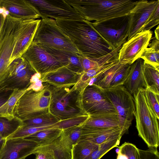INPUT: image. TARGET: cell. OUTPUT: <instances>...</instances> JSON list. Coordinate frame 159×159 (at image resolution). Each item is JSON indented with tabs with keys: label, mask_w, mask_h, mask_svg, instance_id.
<instances>
[{
	"label": "cell",
	"mask_w": 159,
	"mask_h": 159,
	"mask_svg": "<svg viewBox=\"0 0 159 159\" xmlns=\"http://www.w3.org/2000/svg\"><path fill=\"white\" fill-rule=\"evenodd\" d=\"M85 20L100 22L128 16L137 1L131 0H65Z\"/></svg>",
	"instance_id": "7a4b0ae2"
},
{
	"label": "cell",
	"mask_w": 159,
	"mask_h": 159,
	"mask_svg": "<svg viewBox=\"0 0 159 159\" xmlns=\"http://www.w3.org/2000/svg\"><path fill=\"white\" fill-rule=\"evenodd\" d=\"M62 130L50 128L38 131L24 139L36 143L39 146L48 145L60 137Z\"/></svg>",
	"instance_id": "d4e9b609"
},
{
	"label": "cell",
	"mask_w": 159,
	"mask_h": 159,
	"mask_svg": "<svg viewBox=\"0 0 159 159\" xmlns=\"http://www.w3.org/2000/svg\"><path fill=\"white\" fill-rule=\"evenodd\" d=\"M118 148L116 159H140L139 149L133 143L125 142Z\"/></svg>",
	"instance_id": "d6a6232c"
},
{
	"label": "cell",
	"mask_w": 159,
	"mask_h": 159,
	"mask_svg": "<svg viewBox=\"0 0 159 159\" xmlns=\"http://www.w3.org/2000/svg\"><path fill=\"white\" fill-rule=\"evenodd\" d=\"M130 66V64H127L122 68L111 82L108 88L123 85L128 77Z\"/></svg>",
	"instance_id": "74e56055"
},
{
	"label": "cell",
	"mask_w": 159,
	"mask_h": 159,
	"mask_svg": "<svg viewBox=\"0 0 159 159\" xmlns=\"http://www.w3.org/2000/svg\"><path fill=\"white\" fill-rule=\"evenodd\" d=\"M42 151L51 152L56 159H72L71 150L63 142L60 136L48 145L38 146L34 154L36 152Z\"/></svg>",
	"instance_id": "cb8c5ba5"
},
{
	"label": "cell",
	"mask_w": 159,
	"mask_h": 159,
	"mask_svg": "<svg viewBox=\"0 0 159 159\" xmlns=\"http://www.w3.org/2000/svg\"><path fill=\"white\" fill-rule=\"evenodd\" d=\"M3 90V89H2L1 88H0V91L1 90Z\"/></svg>",
	"instance_id": "681fc988"
},
{
	"label": "cell",
	"mask_w": 159,
	"mask_h": 159,
	"mask_svg": "<svg viewBox=\"0 0 159 159\" xmlns=\"http://www.w3.org/2000/svg\"><path fill=\"white\" fill-rule=\"evenodd\" d=\"M33 41L82 56L71 41L58 27L55 19H41Z\"/></svg>",
	"instance_id": "52a82bcc"
},
{
	"label": "cell",
	"mask_w": 159,
	"mask_h": 159,
	"mask_svg": "<svg viewBox=\"0 0 159 159\" xmlns=\"http://www.w3.org/2000/svg\"><path fill=\"white\" fill-rule=\"evenodd\" d=\"M13 91L4 90L0 91V107L8 100Z\"/></svg>",
	"instance_id": "ee69618b"
},
{
	"label": "cell",
	"mask_w": 159,
	"mask_h": 159,
	"mask_svg": "<svg viewBox=\"0 0 159 159\" xmlns=\"http://www.w3.org/2000/svg\"><path fill=\"white\" fill-rule=\"evenodd\" d=\"M38 146L36 143L24 138L7 139L0 152V159H25L34 154Z\"/></svg>",
	"instance_id": "9a60e30c"
},
{
	"label": "cell",
	"mask_w": 159,
	"mask_h": 159,
	"mask_svg": "<svg viewBox=\"0 0 159 159\" xmlns=\"http://www.w3.org/2000/svg\"><path fill=\"white\" fill-rule=\"evenodd\" d=\"M143 73L146 89L159 95V69L144 62Z\"/></svg>",
	"instance_id": "484cf974"
},
{
	"label": "cell",
	"mask_w": 159,
	"mask_h": 159,
	"mask_svg": "<svg viewBox=\"0 0 159 159\" xmlns=\"http://www.w3.org/2000/svg\"><path fill=\"white\" fill-rule=\"evenodd\" d=\"M0 7L11 17L22 20L41 17L37 9L27 0H1Z\"/></svg>",
	"instance_id": "2e32d148"
},
{
	"label": "cell",
	"mask_w": 159,
	"mask_h": 159,
	"mask_svg": "<svg viewBox=\"0 0 159 159\" xmlns=\"http://www.w3.org/2000/svg\"><path fill=\"white\" fill-rule=\"evenodd\" d=\"M159 23V5H158L152 14L145 25L143 31H149L158 25Z\"/></svg>",
	"instance_id": "ab89813d"
},
{
	"label": "cell",
	"mask_w": 159,
	"mask_h": 159,
	"mask_svg": "<svg viewBox=\"0 0 159 159\" xmlns=\"http://www.w3.org/2000/svg\"><path fill=\"white\" fill-rule=\"evenodd\" d=\"M6 141V139H3L0 134V152L3 147Z\"/></svg>",
	"instance_id": "7dc6e473"
},
{
	"label": "cell",
	"mask_w": 159,
	"mask_h": 159,
	"mask_svg": "<svg viewBox=\"0 0 159 159\" xmlns=\"http://www.w3.org/2000/svg\"><path fill=\"white\" fill-rule=\"evenodd\" d=\"M0 2H1V0H0V9H1V7H0Z\"/></svg>",
	"instance_id": "f907efd6"
},
{
	"label": "cell",
	"mask_w": 159,
	"mask_h": 159,
	"mask_svg": "<svg viewBox=\"0 0 159 159\" xmlns=\"http://www.w3.org/2000/svg\"><path fill=\"white\" fill-rule=\"evenodd\" d=\"M21 57L36 72L41 75L64 67L40 45L33 41Z\"/></svg>",
	"instance_id": "7c38bea8"
},
{
	"label": "cell",
	"mask_w": 159,
	"mask_h": 159,
	"mask_svg": "<svg viewBox=\"0 0 159 159\" xmlns=\"http://www.w3.org/2000/svg\"><path fill=\"white\" fill-rule=\"evenodd\" d=\"M140 58L144 62L159 69V40L155 38L143 52Z\"/></svg>",
	"instance_id": "f1b7e54d"
},
{
	"label": "cell",
	"mask_w": 159,
	"mask_h": 159,
	"mask_svg": "<svg viewBox=\"0 0 159 159\" xmlns=\"http://www.w3.org/2000/svg\"><path fill=\"white\" fill-rule=\"evenodd\" d=\"M121 138H117L106 142L99 147L85 159H100L113 148L119 145Z\"/></svg>",
	"instance_id": "836d02e7"
},
{
	"label": "cell",
	"mask_w": 159,
	"mask_h": 159,
	"mask_svg": "<svg viewBox=\"0 0 159 159\" xmlns=\"http://www.w3.org/2000/svg\"><path fill=\"white\" fill-rule=\"evenodd\" d=\"M96 30L115 48L125 43L129 34V15L105 21L90 22Z\"/></svg>",
	"instance_id": "9c48e42d"
},
{
	"label": "cell",
	"mask_w": 159,
	"mask_h": 159,
	"mask_svg": "<svg viewBox=\"0 0 159 159\" xmlns=\"http://www.w3.org/2000/svg\"><path fill=\"white\" fill-rule=\"evenodd\" d=\"M23 125L30 126H41L51 125L59 120L50 112L22 120Z\"/></svg>",
	"instance_id": "1f68e13d"
},
{
	"label": "cell",
	"mask_w": 159,
	"mask_h": 159,
	"mask_svg": "<svg viewBox=\"0 0 159 159\" xmlns=\"http://www.w3.org/2000/svg\"><path fill=\"white\" fill-rule=\"evenodd\" d=\"M58 27L81 53L87 58L99 57L115 48L85 20H55Z\"/></svg>",
	"instance_id": "6da1fadb"
},
{
	"label": "cell",
	"mask_w": 159,
	"mask_h": 159,
	"mask_svg": "<svg viewBox=\"0 0 159 159\" xmlns=\"http://www.w3.org/2000/svg\"><path fill=\"white\" fill-rule=\"evenodd\" d=\"M152 35L151 30L143 31L136 34L123 44L118 54L120 63L131 65L140 57L148 47Z\"/></svg>",
	"instance_id": "4fadbf2b"
},
{
	"label": "cell",
	"mask_w": 159,
	"mask_h": 159,
	"mask_svg": "<svg viewBox=\"0 0 159 159\" xmlns=\"http://www.w3.org/2000/svg\"><path fill=\"white\" fill-rule=\"evenodd\" d=\"M35 159H56L52 154L47 151H38L35 152Z\"/></svg>",
	"instance_id": "7bdbcfd3"
},
{
	"label": "cell",
	"mask_w": 159,
	"mask_h": 159,
	"mask_svg": "<svg viewBox=\"0 0 159 159\" xmlns=\"http://www.w3.org/2000/svg\"><path fill=\"white\" fill-rule=\"evenodd\" d=\"M41 79L33 83H31L26 90H32L35 91H42L45 87Z\"/></svg>",
	"instance_id": "b9f144b4"
},
{
	"label": "cell",
	"mask_w": 159,
	"mask_h": 159,
	"mask_svg": "<svg viewBox=\"0 0 159 159\" xmlns=\"http://www.w3.org/2000/svg\"><path fill=\"white\" fill-rule=\"evenodd\" d=\"M143 89L133 96L135 107L136 127L138 135L148 148H157L159 146V120L147 102Z\"/></svg>",
	"instance_id": "277c9868"
},
{
	"label": "cell",
	"mask_w": 159,
	"mask_h": 159,
	"mask_svg": "<svg viewBox=\"0 0 159 159\" xmlns=\"http://www.w3.org/2000/svg\"><path fill=\"white\" fill-rule=\"evenodd\" d=\"M35 73L30 65L17 74L7 78L0 83L3 90L12 91L27 89L31 77Z\"/></svg>",
	"instance_id": "7402d4cb"
},
{
	"label": "cell",
	"mask_w": 159,
	"mask_h": 159,
	"mask_svg": "<svg viewBox=\"0 0 159 159\" xmlns=\"http://www.w3.org/2000/svg\"><path fill=\"white\" fill-rule=\"evenodd\" d=\"M82 125L75 126L62 130L60 137L67 146L72 150L73 147L80 139L82 134Z\"/></svg>",
	"instance_id": "f546056e"
},
{
	"label": "cell",
	"mask_w": 159,
	"mask_h": 159,
	"mask_svg": "<svg viewBox=\"0 0 159 159\" xmlns=\"http://www.w3.org/2000/svg\"><path fill=\"white\" fill-rule=\"evenodd\" d=\"M28 20L16 19L7 14L0 34V83L7 77L10 58Z\"/></svg>",
	"instance_id": "5b68a950"
},
{
	"label": "cell",
	"mask_w": 159,
	"mask_h": 159,
	"mask_svg": "<svg viewBox=\"0 0 159 159\" xmlns=\"http://www.w3.org/2000/svg\"><path fill=\"white\" fill-rule=\"evenodd\" d=\"M147 150L139 149L140 159H159V153L157 148H148Z\"/></svg>",
	"instance_id": "60d3db41"
},
{
	"label": "cell",
	"mask_w": 159,
	"mask_h": 159,
	"mask_svg": "<svg viewBox=\"0 0 159 159\" xmlns=\"http://www.w3.org/2000/svg\"><path fill=\"white\" fill-rule=\"evenodd\" d=\"M48 84L51 93L49 112L59 121L89 115L82 105L83 89L77 83L60 86Z\"/></svg>",
	"instance_id": "3957f363"
},
{
	"label": "cell",
	"mask_w": 159,
	"mask_h": 159,
	"mask_svg": "<svg viewBox=\"0 0 159 159\" xmlns=\"http://www.w3.org/2000/svg\"><path fill=\"white\" fill-rule=\"evenodd\" d=\"M2 12L0 11V34L2 28V27L4 23L7 14L6 11H3Z\"/></svg>",
	"instance_id": "f6af8a7d"
},
{
	"label": "cell",
	"mask_w": 159,
	"mask_h": 159,
	"mask_svg": "<svg viewBox=\"0 0 159 159\" xmlns=\"http://www.w3.org/2000/svg\"><path fill=\"white\" fill-rule=\"evenodd\" d=\"M100 145L86 140L80 139L73 147L72 159H85Z\"/></svg>",
	"instance_id": "83f0119b"
},
{
	"label": "cell",
	"mask_w": 159,
	"mask_h": 159,
	"mask_svg": "<svg viewBox=\"0 0 159 159\" xmlns=\"http://www.w3.org/2000/svg\"><path fill=\"white\" fill-rule=\"evenodd\" d=\"M147 102L157 118L159 119V95L148 89H143Z\"/></svg>",
	"instance_id": "8d00e7d4"
},
{
	"label": "cell",
	"mask_w": 159,
	"mask_h": 159,
	"mask_svg": "<svg viewBox=\"0 0 159 159\" xmlns=\"http://www.w3.org/2000/svg\"><path fill=\"white\" fill-rule=\"evenodd\" d=\"M41 74L36 72L31 77L30 80V83H34L41 79Z\"/></svg>",
	"instance_id": "bcb514c9"
},
{
	"label": "cell",
	"mask_w": 159,
	"mask_h": 159,
	"mask_svg": "<svg viewBox=\"0 0 159 159\" xmlns=\"http://www.w3.org/2000/svg\"><path fill=\"white\" fill-rule=\"evenodd\" d=\"M89 117V115H85L60 120L54 124L53 128L62 130L75 126H80L83 125Z\"/></svg>",
	"instance_id": "d590c367"
},
{
	"label": "cell",
	"mask_w": 159,
	"mask_h": 159,
	"mask_svg": "<svg viewBox=\"0 0 159 159\" xmlns=\"http://www.w3.org/2000/svg\"><path fill=\"white\" fill-rule=\"evenodd\" d=\"M83 74L75 73L66 67H63L54 71L42 74L41 79L43 82L54 86L75 84L79 81Z\"/></svg>",
	"instance_id": "ffe728a7"
},
{
	"label": "cell",
	"mask_w": 159,
	"mask_h": 159,
	"mask_svg": "<svg viewBox=\"0 0 159 159\" xmlns=\"http://www.w3.org/2000/svg\"><path fill=\"white\" fill-rule=\"evenodd\" d=\"M29 65L28 61L22 57L14 60L10 65L7 78L17 74Z\"/></svg>",
	"instance_id": "f35d334b"
},
{
	"label": "cell",
	"mask_w": 159,
	"mask_h": 159,
	"mask_svg": "<svg viewBox=\"0 0 159 159\" xmlns=\"http://www.w3.org/2000/svg\"><path fill=\"white\" fill-rule=\"evenodd\" d=\"M23 125L22 120L16 116L12 117L0 116V134L6 140Z\"/></svg>",
	"instance_id": "4316f807"
},
{
	"label": "cell",
	"mask_w": 159,
	"mask_h": 159,
	"mask_svg": "<svg viewBox=\"0 0 159 159\" xmlns=\"http://www.w3.org/2000/svg\"><path fill=\"white\" fill-rule=\"evenodd\" d=\"M82 126L80 139L86 140L98 145L113 139L121 138L122 136L127 132L120 127L94 129Z\"/></svg>",
	"instance_id": "e0dca14e"
},
{
	"label": "cell",
	"mask_w": 159,
	"mask_h": 159,
	"mask_svg": "<svg viewBox=\"0 0 159 159\" xmlns=\"http://www.w3.org/2000/svg\"><path fill=\"white\" fill-rule=\"evenodd\" d=\"M82 125L85 128L94 129L120 127L117 113H103L89 116V118Z\"/></svg>",
	"instance_id": "603a6c76"
},
{
	"label": "cell",
	"mask_w": 159,
	"mask_h": 159,
	"mask_svg": "<svg viewBox=\"0 0 159 159\" xmlns=\"http://www.w3.org/2000/svg\"><path fill=\"white\" fill-rule=\"evenodd\" d=\"M83 107L89 116L107 113H117L114 107L105 96L100 87L87 85L81 94Z\"/></svg>",
	"instance_id": "8fae6325"
},
{
	"label": "cell",
	"mask_w": 159,
	"mask_h": 159,
	"mask_svg": "<svg viewBox=\"0 0 159 159\" xmlns=\"http://www.w3.org/2000/svg\"><path fill=\"white\" fill-rule=\"evenodd\" d=\"M41 18L55 20H85L83 16L65 0H29Z\"/></svg>",
	"instance_id": "30bf717a"
},
{
	"label": "cell",
	"mask_w": 159,
	"mask_h": 159,
	"mask_svg": "<svg viewBox=\"0 0 159 159\" xmlns=\"http://www.w3.org/2000/svg\"><path fill=\"white\" fill-rule=\"evenodd\" d=\"M54 125L38 127L28 126L23 125L7 139L24 138L40 130L52 128L54 127Z\"/></svg>",
	"instance_id": "e575fe53"
},
{
	"label": "cell",
	"mask_w": 159,
	"mask_h": 159,
	"mask_svg": "<svg viewBox=\"0 0 159 159\" xmlns=\"http://www.w3.org/2000/svg\"><path fill=\"white\" fill-rule=\"evenodd\" d=\"M155 38L157 40H159V27L158 25L157 28L154 31Z\"/></svg>",
	"instance_id": "c3c4849f"
},
{
	"label": "cell",
	"mask_w": 159,
	"mask_h": 159,
	"mask_svg": "<svg viewBox=\"0 0 159 159\" xmlns=\"http://www.w3.org/2000/svg\"><path fill=\"white\" fill-rule=\"evenodd\" d=\"M39 44L64 66L77 74H82L84 72L79 58V55L47 45Z\"/></svg>",
	"instance_id": "44dd1931"
},
{
	"label": "cell",
	"mask_w": 159,
	"mask_h": 159,
	"mask_svg": "<svg viewBox=\"0 0 159 159\" xmlns=\"http://www.w3.org/2000/svg\"><path fill=\"white\" fill-rule=\"evenodd\" d=\"M101 89L115 108L120 126L127 132L135 115L136 107L134 96L123 85Z\"/></svg>",
	"instance_id": "ba28073f"
},
{
	"label": "cell",
	"mask_w": 159,
	"mask_h": 159,
	"mask_svg": "<svg viewBox=\"0 0 159 159\" xmlns=\"http://www.w3.org/2000/svg\"><path fill=\"white\" fill-rule=\"evenodd\" d=\"M43 89L35 91L26 90L16 103L13 114L22 120L49 112L51 93L48 84Z\"/></svg>",
	"instance_id": "8992f818"
},
{
	"label": "cell",
	"mask_w": 159,
	"mask_h": 159,
	"mask_svg": "<svg viewBox=\"0 0 159 159\" xmlns=\"http://www.w3.org/2000/svg\"><path fill=\"white\" fill-rule=\"evenodd\" d=\"M41 19L28 20L15 46L10 59L13 60L22 56L30 46L33 39Z\"/></svg>",
	"instance_id": "ac0fdd59"
},
{
	"label": "cell",
	"mask_w": 159,
	"mask_h": 159,
	"mask_svg": "<svg viewBox=\"0 0 159 159\" xmlns=\"http://www.w3.org/2000/svg\"><path fill=\"white\" fill-rule=\"evenodd\" d=\"M26 90L13 91L8 100L0 107V116L8 117L14 116L13 110L15 107L19 99Z\"/></svg>",
	"instance_id": "4dcf8cb0"
},
{
	"label": "cell",
	"mask_w": 159,
	"mask_h": 159,
	"mask_svg": "<svg viewBox=\"0 0 159 159\" xmlns=\"http://www.w3.org/2000/svg\"><path fill=\"white\" fill-rule=\"evenodd\" d=\"M144 63L143 60L140 58L131 65L128 77L123 85L133 96L140 90L147 88L143 73Z\"/></svg>",
	"instance_id": "d6986e66"
},
{
	"label": "cell",
	"mask_w": 159,
	"mask_h": 159,
	"mask_svg": "<svg viewBox=\"0 0 159 159\" xmlns=\"http://www.w3.org/2000/svg\"><path fill=\"white\" fill-rule=\"evenodd\" d=\"M158 5L159 0L137 1L134 8L129 15L127 40L137 33L143 31L145 24Z\"/></svg>",
	"instance_id": "5bb4252c"
}]
</instances>
